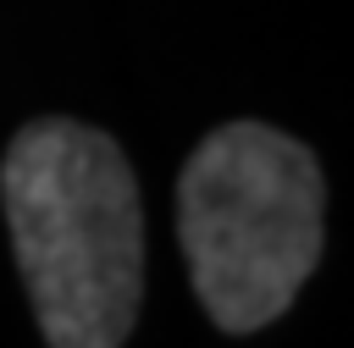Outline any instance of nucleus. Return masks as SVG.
I'll use <instances>...</instances> for the list:
<instances>
[{
    "mask_svg": "<svg viewBox=\"0 0 354 348\" xmlns=\"http://www.w3.org/2000/svg\"><path fill=\"white\" fill-rule=\"evenodd\" d=\"M17 271L50 348H122L144 298V204L127 155L88 122L39 116L0 160Z\"/></svg>",
    "mask_w": 354,
    "mask_h": 348,
    "instance_id": "obj_1",
    "label": "nucleus"
},
{
    "mask_svg": "<svg viewBox=\"0 0 354 348\" xmlns=\"http://www.w3.org/2000/svg\"><path fill=\"white\" fill-rule=\"evenodd\" d=\"M326 238L315 155L266 127H216L177 177V243L205 315L221 331L271 326L304 287Z\"/></svg>",
    "mask_w": 354,
    "mask_h": 348,
    "instance_id": "obj_2",
    "label": "nucleus"
}]
</instances>
